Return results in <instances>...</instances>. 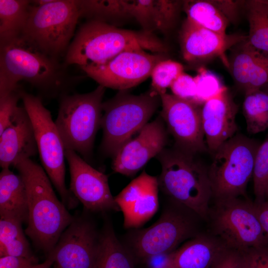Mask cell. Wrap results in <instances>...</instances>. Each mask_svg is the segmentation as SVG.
Instances as JSON below:
<instances>
[{"mask_svg": "<svg viewBox=\"0 0 268 268\" xmlns=\"http://www.w3.org/2000/svg\"><path fill=\"white\" fill-rule=\"evenodd\" d=\"M167 132L160 115L148 123L135 138L125 143L113 157V170L127 176L134 175L165 148Z\"/></svg>", "mask_w": 268, "mask_h": 268, "instance_id": "obj_15", "label": "cell"}, {"mask_svg": "<svg viewBox=\"0 0 268 268\" xmlns=\"http://www.w3.org/2000/svg\"><path fill=\"white\" fill-rule=\"evenodd\" d=\"M184 68L180 63L166 59L158 63L151 73V89L159 95L166 93L173 82L183 72Z\"/></svg>", "mask_w": 268, "mask_h": 268, "instance_id": "obj_31", "label": "cell"}, {"mask_svg": "<svg viewBox=\"0 0 268 268\" xmlns=\"http://www.w3.org/2000/svg\"><path fill=\"white\" fill-rule=\"evenodd\" d=\"M249 24L247 39L255 47L268 52V0L245 1Z\"/></svg>", "mask_w": 268, "mask_h": 268, "instance_id": "obj_28", "label": "cell"}, {"mask_svg": "<svg viewBox=\"0 0 268 268\" xmlns=\"http://www.w3.org/2000/svg\"><path fill=\"white\" fill-rule=\"evenodd\" d=\"M173 94L195 103L196 84L194 77L182 72L170 86Z\"/></svg>", "mask_w": 268, "mask_h": 268, "instance_id": "obj_34", "label": "cell"}, {"mask_svg": "<svg viewBox=\"0 0 268 268\" xmlns=\"http://www.w3.org/2000/svg\"><path fill=\"white\" fill-rule=\"evenodd\" d=\"M228 21H234L242 7H244L245 1L212 0Z\"/></svg>", "mask_w": 268, "mask_h": 268, "instance_id": "obj_37", "label": "cell"}, {"mask_svg": "<svg viewBox=\"0 0 268 268\" xmlns=\"http://www.w3.org/2000/svg\"><path fill=\"white\" fill-rule=\"evenodd\" d=\"M15 167L27 192L28 217L26 234L42 250L51 252L73 218L57 198L44 168L31 159Z\"/></svg>", "mask_w": 268, "mask_h": 268, "instance_id": "obj_2", "label": "cell"}, {"mask_svg": "<svg viewBox=\"0 0 268 268\" xmlns=\"http://www.w3.org/2000/svg\"><path fill=\"white\" fill-rule=\"evenodd\" d=\"M253 178L255 203L265 201V193L268 184V134L262 142L256 155Z\"/></svg>", "mask_w": 268, "mask_h": 268, "instance_id": "obj_30", "label": "cell"}, {"mask_svg": "<svg viewBox=\"0 0 268 268\" xmlns=\"http://www.w3.org/2000/svg\"><path fill=\"white\" fill-rule=\"evenodd\" d=\"M37 264L35 258L5 256L0 257V268H30Z\"/></svg>", "mask_w": 268, "mask_h": 268, "instance_id": "obj_38", "label": "cell"}, {"mask_svg": "<svg viewBox=\"0 0 268 268\" xmlns=\"http://www.w3.org/2000/svg\"><path fill=\"white\" fill-rule=\"evenodd\" d=\"M226 248L216 237L198 235L175 250V268H211Z\"/></svg>", "mask_w": 268, "mask_h": 268, "instance_id": "obj_22", "label": "cell"}, {"mask_svg": "<svg viewBox=\"0 0 268 268\" xmlns=\"http://www.w3.org/2000/svg\"><path fill=\"white\" fill-rule=\"evenodd\" d=\"M37 153L32 122L24 106H19L11 124L0 134V166L15 167Z\"/></svg>", "mask_w": 268, "mask_h": 268, "instance_id": "obj_21", "label": "cell"}, {"mask_svg": "<svg viewBox=\"0 0 268 268\" xmlns=\"http://www.w3.org/2000/svg\"><path fill=\"white\" fill-rule=\"evenodd\" d=\"M98 240L90 222L74 218L49 254L56 268H93Z\"/></svg>", "mask_w": 268, "mask_h": 268, "instance_id": "obj_16", "label": "cell"}, {"mask_svg": "<svg viewBox=\"0 0 268 268\" xmlns=\"http://www.w3.org/2000/svg\"><path fill=\"white\" fill-rule=\"evenodd\" d=\"M194 78L196 84L195 103L201 106L227 88L215 74L203 67L199 69Z\"/></svg>", "mask_w": 268, "mask_h": 268, "instance_id": "obj_32", "label": "cell"}, {"mask_svg": "<svg viewBox=\"0 0 268 268\" xmlns=\"http://www.w3.org/2000/svg\"><path fill=\"white\" fill-rule=\"evenodd\" d=\"M245 268H268V245L242 252Z\"/></svg>", "mask_w": 268, "mask_h": 268, "instance_id": "obj_35", "label": "cell"}, {"mask_svg": "<svg viewBox=\"0 0 268 268\" xmlns=\"http://www.w3.org/2000/svg\"><path fill=\"white\" fill-rule=\"evenodd\" d=\"M187 18L197 24L225 36L229 21L212 0H183Z\"/></svg>", "mask_w": 268, "mask_h": 268, "instance_id": "obj_26", "label": "cell"}, {"mask_svg": "<svg viewBox=\"0 0 268 268\" xmlns=\"http://www.w3.org/2000/svg\"><path fill=\"white\" fill-rule=\"evenodd\" d=\"M93 268H136L133 256L107 226L99 236Z\"/></svg>", "mask_w": 268, "mask_h": 268, "instance_id": "obj_25", "label": "cell"}, {"mask_svg": "<svg viewBox=\"0 0 268 268\" xmlns=\"http://www.w3.org/2000/svg\"><path fill=\"white\" fill-rule=\"evenodd\" d=\"M195 154L176 147L165 148L157 156L161 172L159 189L167 196L203 219H208L212 197L208 169Z\"/></svg>", "mask_w": 268, "mask_h": 268, "instance_id": "obj_4", "label": "cell"}, {"mask_svg": "<svg viewBox=\"0 0 268 268\" xmlns=\"http://www.w3.org/2000/svg\"><path fill=\"white\" fill-rule=\"evenodd\" d=\"M246 37L221 35L187 18L184 21L179 33L181 51L186 61L196 63L220 57L227 68L228 61L225 55L226 51Z\"/></svg>", "mask_w": 268, "mask_h": 268, "instance_id": "obj_18", "label": "cell"}, {"mask_svg": "<svg viewBox=\"0 0 268 268\" xmlns=\"http://www.w3.org/2000/svg\"><path fill=\"white\" fill-rule=\"evenodd\" d=\"M260 144L255 139L236 134L212 154L208 173L215 200L240 197L247 199V187L253 177Z\"/></svg>", "mask_w": 268, "mask_h": 268, "instance_id": "obj_8", "label": "cell"}, {"mask_svg": "<svg viewBox=\"0 0 268 268\" xmlns=\"http://www.w3.org/2000/svg\"><path fill=\"white\" fill-rule=\"evenodd\" d=\"M227 68L245 94L268 83V52L245 39L232 47Z\"/></svg>", "mask_w": 268, "mask_h": 268, "instance_id": "obj_20", "label": "cell"}, {"mask_svg": "<svg viewBox=\"0 0 268 268\" xmlns=\"http://www.w3.org/2000/svg\"><path fill=\"white\" fill-rule=\"evenodd\" d=\"M175 250L147 258L144 260L147 268H175L174 261Z\"/></svg>", "mask_w": 268, "mask_h": 268, "instance_id": "obj_39", "label": "cell"}, {"mask_svg": "<svg viewBox=\"0 0 268 268\" xmlns=\"http://www.w3.org/2000/svg\"><path fill=\"white\" fill-rule=\"evenodd\" d=\"M80 18L77 0H50L32 3L20 39L33 48L55 59L65 56Z\"/></svg>", "mask_w": 268, "mask_h": 268, "instance_id": "obj_5", "label": "cell"}, {"mask_svg": "<svg viewBox=\"0 0 268 268\" xmlns=\"http://www.w3.org/2000/svg\"><path fill=\"white\" fill-rule=\"evenodd\" d=\"M54 263L52 256L49 254L47 259L42 263L37 264L30 268H50Z\"/></svg>", "mask_w": 268, "mask_h": 268, "instance_id": "obj_41", "label": "cell"}, {"mask_svg": "<svg viewBox=\"0 0 268 268\" xmlns=\"http://www.w3.org/2000/svg\"><path fill=\"white\" fill-rule=\"evenodd\" d=\"M254 203L259 221L268 240V201Z\"/></svg>", "mask_w": 268, "mask_h": 268, "instance_id": "obj_40", "label": "cell"}, {"mask_svg": "<svg viewBox=\"0 0 268 268\" xmlns=\"http://www.w3.org/2000/svg\"><path fill=\"white\" fill-rule=\"evenodd\" d=\"M22 222L11 218L0 220V257H30L29 243L22 228Z\"/></svg>", "mask_w": 268, "mask_h": 268, "instance_id": "obj_29", "label": "cell"}, {"mask_svg": "<svg viewBox=\"0 0 268 268\" xmlns=\"http://www.w3.org/2000/svg\"><path fill=\"white\" fill-rule=\"evenodd\" d=\"M208 218L216 238L228 248L243 252L268 245L254 202L248 199L216 200Z\"/></svg>", "mask_w": 268, "mask_h": 268, "instance_id": "obj_10", "label": "cell"}, {"mask_svg": "<svg viewBox=\"0 0 268 268\" xmlns=\"http://www.w3.org/2000/svg\"><path fill=\"white\" fill-rule=\"evenodd\" d=\"M157 177L143 171L115 198L124 215L126 228H138L149 220L159 207Z\"/></svg>", "mask_w": 268, "mask_h": 268, "instance_id": "obj_17", "label": "cell"}, {"mask_svg": "<svg viewBox=\"0 0 268 268\" xmlns=\"http://www.w3.org/2000/svg\"><path fill=\"white\" fill-rule=\"evenodd\" d=\"M265 197V200L268 201V184L266 188Z\"/></svg>", "mask_w": 268, "mask_h": 268, "instance_id": "obj_42", "label": "cell"}, {"mask_svg": "<svg viewBox=\"0 0 268 268\" xmlns=\"http://www.w3.org/2000/svg\"><path fill=\"white\" fill-rule=\"evenodd\" d=\"M193 222L183 213L168 209L151 226L138 231L132 240L135 255L145 260L153 255L171 252L193 236Z\"/></svg>", "mask_w": 268, "mask_h": 268, "instance_id": "obj_13", "label": "cell"}, {"mask_svg": "<svg viewBox=\"0 0 268 268\" xmlns=\"http://www.w3.org/2000/svg\"><path fill=\"white\" fill-rule=\"evenodd\" d=\"M66 66L20 38L0 46V98L16 90L21 80L44 94L64 93L75 78L67 72Z\"/></svg>", "mask_w": 268, "mask_h": 268, "instance_id": "obj_3", "label": "cell"}, {"mask_svg": "<svg viewBox=\"0 0 268 268\" xmlns=\"http://www.w3.org/2000/svg\"><path fill=\"white\" fill-rule=\"evenodd\" d=\"M238 110L227 88L201 106L202 129L207 149L213 154L237 131Z\"/></svg>", "mask_w": 268, "mask_h": 268, "instance_id": "obj_19", "label": "cell"}, {"mask_svg": "<svg viewBox=\"0 0 268 268\" xmlns=\"http://www.w3.org/2000/svg\"><path fill=\"white\" fill-rule=\"evenodd\" d=\"M160 116L173 137L175 147L196 155L207 149L201 119V106L167 93L160 95Z\"/></svg>", "mask_w": 268, "mask_h": 268, "instance_id": "obj_12", "label": "cell"}, {"mask_svg": "<svg viewBox=\"0 0 268 268\" xmlns=\"http://www.w3.org/2000/svg\"><path fill=\"white\" fill-rule=\"evenodd\" d=\"M127 90L119 91L115 96L103 103L101 146L108 156L113 157L135 133L140 131L161 104L160 95L151 88L138 95Z\"/></svg>", "mask_w": 268, "mask_h": 268, "instance_id": "obj_6", "label": "cell"}, {"mask_svg": "<svg viewBox=\"0 0 268 268\" xmlns=\"http://www.w3.org/2000/svg\"><path fill=\"white\" fill-rule=\"evenodd\" d=\"M211 268H245L242 252L226 248Z\"/></svg>", "mask_w": 268, "mask_h": 268, "instance_id": "obj_36", "label": "cell"}, {"mask_svg": "<svg viewBox=\"0 0 268 268\" xmlns=\"http://www.w3.org/2000/svg\"><path fill=\"white\" fill-rule=\"evenodd\" d=\"M0 218H11L27 222L28 217L27 196L23 178L9 168L0 173Z\"/></svg>", "mask_w": 268, "mask_h": 268, "instance_id": "obj_23", "label": "cell"}, {"mask_svg": "<svg viewBox=\"0 0 268 268\" xmlns=\"http://www.w3.org/2000/svg\"><path fill=\"white\" fill-rule=\"evenodd\" d=\"M105 88L99 85L90 92L65 94L61 98L55 122L65 150L75 151L84 160L91 156L101 127Z\"/></svg>", "mask_w": 268, "mask_h": 268, "instance_id": "obj_7", "label": "cell"}, {"mask_svg": "<svg viewBox=\"0 0 268 268\" xmlns=\"http://www.w3.org/2000/svg\"><path fill=\"white\" fill-rule=\"evenodd\" d=\"M31 4L29 0H0V46L21 38Z\"/></svg>", "mask_w": 268, "mask_h": 268, "instance_id": "obj_24", "label": "cell"}, {"mask_svg": "<svg viewBox=\"0 0 268 268\" xmlns=\"http://www.w3.org/2000/svg\"><path fill=\"white\" fill-rule=\"evenodd\" d=\"M70 176V191L88 210H120L112 195L107 175L90 166L80 155L65 150Z\"/></svg>", "mask_w": 268, "mask_h": 268, "instance_id": "obj_14", "label": "cell"}, {"mask_svg": "<svg viewBox=\"0 0 268 268\" xmlns=\"http://www.w3.org/2000/svg\"><path fill=\"white\" fill-rule=\"evenodd\" d=\"M166 59V54L132 50L120 53L103 65L81 68L99 85L127 90L146 80L154 67Z\"/></svg>", "mask_w": 268, "mask_h": 268, "instance_id": "obj_11", "label": "cell"}, {"mask_svg": "<svg viewBox=\"0 0 268 268\" xmlns=\"http://www.w3.org/2000/svg\"><path fill=\"white\" fill-rule=\"evenodd\" d=\"M21 99L19 89L0 98V134L12 122Z\"/></svg>", "mask_w": 268, "mask_h": 268, "instance_id": "obj_33", "label": "cell"}, {"mask_svg": "<svg viewBox=\"0 0 268 268\" xmlns=\"http://www.w3.org/2000/svg\"><path fill=\"white\" fill-rule=\"evenodd\" d=\"M132 50L166 54L168 48L153 33L87 20L75 33L65 55V64L75 65L80 68L97 66L122 52Z\"/></svg>", "mask_w": 268, "mask_h": 268, "instance_id": "obj_1", "label": "cell"}, {"mask_svg": "<svg viewBox=\"0 0 268 268\" xmlns=\"http://www.w3.org/2000/svg\"><path fill=\"white\" fill-rule=\"evenodd\" d=\"M23 106L32 122L41 163L62 202L68 208L76 199L65 183V148L51 112L41 98L19 89Z\"/></svg>", "mask_w": 268, "mask_h": 268, "instance_id": "obj_9", "label": "cell"}, {"mask_svg": "<svg viewBox=\"0 0 268 268\" xmlns=\"http://www.w3.org/2000/svg\"><path fill=\"white\" fill-rule=\"evenodd\" d=\"M243 110L247 130L256 134L268 129V83L245 94Z\"/></svg>", "mask_w": 268, "mask_h": 268, "instance_id": "obj_27", "label": "cell"}]
</instances>
